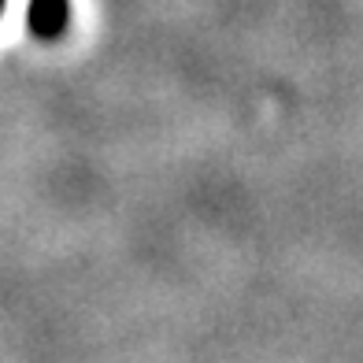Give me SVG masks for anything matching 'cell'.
<instances>
[{
    "label": "cell",
    "instance_id": "cell-1",
    "mask_svg": "<svg viewBox=\"0 0 363 363\" xmlns=\"http://www.w3.org/2000/svg\"><path fill=\"white\" fill-rule=\"evenodd\" d=\"M26 26L38 41H56L71 26V0H30Z\"/></svg>",
    "mask_w": 363,
    "mask_h": 363
},
{
    "label": "cell",
    "instance_id": "cell-2",
    "mask_svg": "<svg viewBox=\"0 0 363 363\" xmlns=\"http://www.w3.org/2000/svg\"><path fill=\"white\" fill-rule=\"evenodd\" d=\"M4 4H8V0H0V11H4Z\"/></svg>",
    "mask_w": 363,
    "mask_h": 363
}]
</instances>
